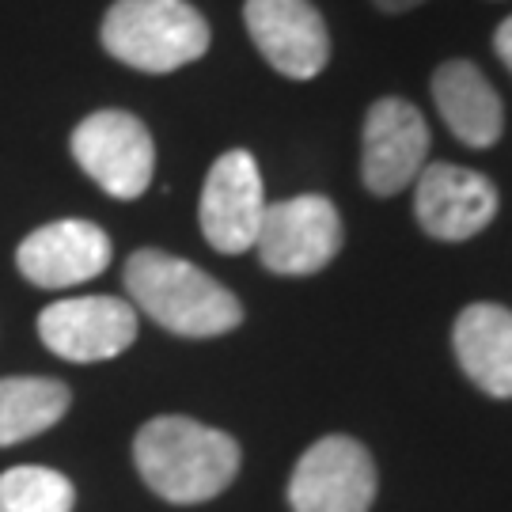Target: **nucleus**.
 <instances>
[{"label":"nucleus","instance_id":"f257e3e1","mask_svg":"<svg viewBox=\"0 0 512 512\" xmlns=\"http://www.w3.org/2000/svg\"><path fill=\"white\" fill-rule=\"evenodd\" d=\"M133 463L152 494L171 505H198L224 494L239 475V444L194 418H152L133 440Z\"/></svg>","mask_w":512,"mask_h":512},{"label":"nucleus","instance_id":"f03ea898","mask_svg":"<svg viewBox=\"0 0 512 512\" xmlns=\"http://www.w3.org/2000/svg\"><path fill=\"white\" fill-rule=\"evenodd\" d=\"M126 293L133 308L179 338H217L243 323V304L217 277L160 247H141L129 255Z\"/></svg>","mask_w":512,"mask_h":512},{"label":"nucleus","instance_id":"7ed1b4c3","mask_svg":"<svg viewBox=\"0 0 512 512\" xmlns=\"http://www.w3.org/2000/svg\"><path fill=\"white\" fill-rule=\"evenodd\" d=\"M103 50L137 73H175L209 50V23L186 0H114L103 16Z\"/></svg>","mask_w":512,"mask_h":512},{"label":"nucleus","instance_id":"20e7f679","mask_svg":"<svg viewBox=\"0 0 512 512\" xmlns=\"http://www.w3.org/2000/svg\"><path fill=\"white\" fill-rule=\"evenodd\" d=\"M73 160L118 202L141 198L156 175V145L129 110H95L73 129Z\"/></svg>","mask_w":512,"mask_h":512},{"label":"nucleus","instance_id":"39448f33","mask_svg":"<svg viewBox=\"0 0 512 512\" xmlns=\"http://www.w3.org/2000/svg\"><path fill=\"white\" fill-rule=\"evenodd\" d=\"M255 251L270 274H319L342 251V217L323 194H300L266 205Z\"/></svg>","mask_w":512,"mask_h":512},{"label":"nucleus","instance_id":"423d86ee","mask_svg":"<svg viewBox=\"0 0 512 512\" xmlns=\"http://www.w3.org/2000/svg\"><path fill=\"white\" fill-rule=\"evenodd\" d=\"M372 497L376 463L353 437L315 440L289 478L293 512H368Z\"/></svg>","mask_w":512,"mask_h":512},{"label":"nucleus","instance_id":"0eeeda50","mask_svg":"<svg viewBox=\"0 0 512 512\" xmlns=\"http://www.w3.org/2000/svg\"><path fill=\"white\" fill-rule=\"evenodd\" d=\"M42 346L73 365H95L126 353L137 338V308L118 296H73L38 315Z\"/></svg>","mask_w":512,"mask_h":512},{"label":"nucleus","instance_id":"6e6552de","mask_svg":"<svg viewBox=\"0 0 512 512\" xmlns=\"http://www.w3.org/2000/svg\"><path fill=\"white\" fill-rule=\"evenodd\" d=\"M266 213V190L251 152L232 148L209 167L198 202V224L209 247L220 255H243L255 251L258 228Z\"/></svg>","mask_w":512,"mask_h":512},{"label":"nucleus","instance_id":"1a4fd4ad","mask_svg":"<svg viewBox=\"0 0 512 512\" xmlns=\"http://www.w3.org/2000/svg\"><path fill=\"white\" fill-rule=\"evenodd\" d=\"M429 156V126L414 103L384 95L368 107L361 179L376 198H391L418 183Z\"/></svg>","mask_w":512,"mask_h":512},{"label":"nucleus","instance_id":"9d476101","mask_svg":"<svg viewBox=\"0 0 512 512\" xmlns=\"http://www.w3.org/2000/svg\"><path fill=\"white\" fill-rule=\"evenodd\" d=\"M247 31L281 76L311 80L330 61V35L311 0H247Z\"/></svg>","mask_w":512,"mask_h":512},{"label":"nucleus","instance_id":"9b49d317","mask_svg":"<svg viewBox=\"0 0 512 512\" xmlns=\"http://www.w3.org/2000/svg\"><path fill=\"white\" fill-rule=\"evenodd\" d=\"M110 236L92 220H54L19 243L16 266L38 289H73L110 266Z\"/></svg>","mask_w":512,"mask_h":512},{"label":"nucleus","instance_id":"f8f14e48","mask_svg":"<svg viewBox=\"0 0 512 512\" xmlns=\"http://www.w3.org/2000/svg\"><path fill=\"white\" fill-rule=\"evenodd\" d=\"M414 213L433 239L463 243L497 213V190L486 175L456 164H425L414 183Z\"/></svg>","mask_w":512,"mask_h":512},{"label":"nucleus","instance_id":"ddd939ff","mask_svg":"<svg viewBox=\"0 0 512 512\" xmlns=\"http://www.w3.org/2000/svg\"><path fill=\"white\" fill-rule=\"evenodd\" d=\"M433 103L444 126L467 148H490L501 137L505 110L494 84L471 61H444L433 73Z\"/></svg>","mask_w":512,"mask_h":512},{"label":"nucleus","instance_id":"4468645a","mask_svg":"<svg viewBox=\"0 0 512 512\" xmlns=\"http://www.w3.org/2000/svg\"><path fill=\"white\" fill-rule=\"evenodd\" d=\"M452 346L471 384L494 399H512V311L501 304H471L459 311Z\"/></svg>","mask_w":512,"mask_h":512},{"label":"nucleus","instance_id":"2eb2a0df","mask_svg":"<svg viewBox=\"0 0 512 512\" xmlns=\"http://www.w3.org/2000/svg\"><path fill=\"white\" fill-rule=\"evenodd\" d=\"M73 403L69 387L46 376H4L0 380V448L54 429Z\"/></svg>","mask_w":512,"mask_h":512},{"label":"nucleus","instance_id":"dca6fc26","mask_svg":"<svg viewBox=\"0 0 512 512\" xmlns=\"http://www.w3.org/2000/svg\"><path fill=\"white\" fill-rule=\"evenodd\" d=\"M73 482L54 467H12L0 475V512H73Z\"/></svg>","mask_w":512,"mask_h":512},{"label":"nucleus","instance_id":"f3484780","mask_svg":"<svg viewBox=\"0 0 512 512\" xmlns=\"http://www.w3.org/2000/svg\"><path fill=\"white\" fill-rule=\"evenodd\" d=\"M494 50H497V57L505 61V69L512 73V16L497 27V35H494Z\"/></svg>","mask_w":512,"mask_h":512},{"label":"nucleus","instance_id":"a211bd4d","mask_svg":"<svg viewBox=\"0 0 512 512\" xmlns=\"http://www.w3.org/2000/svg\"><path fill=\"white\" fill-rule=\"evenodd\" d=\"M380 12H410V8H418L421 0H372Z\"/></svg>","mask_w":512,"mask_h":512}]
</instances>
